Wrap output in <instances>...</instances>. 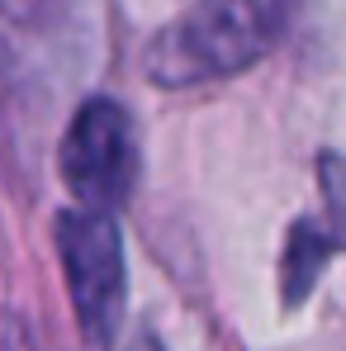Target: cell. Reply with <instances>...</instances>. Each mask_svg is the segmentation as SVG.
<instances>
[{
    "instance_id": "obj_1",
    "label": "cell",
    "mask_w": 346,
    "mask_h": 351,
    "mask_svg": "<svg viewBox=\"0 0 346 351\" xmlns=\"http://www.w3.org/2000/svg\"><path fill=\"white\" fill-rule=\"evenodd\" d=\"M294 0H199L143 53L157 86H204L266 58L289 29Z\"/></svg>"
},
{
    "instance_id": "obj_2",
    "label": "cell",
    "mask_w": 346,
    "mask_h": 351,
    "mask_svg": "<svg viewBox=\"0 0 346 351\" xmlns=\"http://www.w3.org/2000/svg\"><path fill=\"white\" fill-rule=\"evenodd\" d=\"M58 256L66 271V290L76 323L90 347H110L123 323L128 276H123V237L114 214L105 209H76L58 219Z\"/></svg>"
},
{
    "instance_id": "obj_3",
    "label": "cell",
    "mask_w": 346,
    "mask_h": 351,
    "mask_svg": "<svg viewBox=\"0 0 346 351\" xmlns=\"http://www.w3.org/2000/svg\"><path fill=\"white\" fill-rule=\"evenodd\" d=\"M62 180L86 209L114 214L138 180V138L114 100H86L62 138Z\"/></svg>"
},
{
    "instance_id": "obj_4",
    "label": "cell",
    "mask_w": 346,
    "mask_h": 351,
    "mask_svg": "<svg viewBox=\"0 0 346 351\" xmlns=\"http://www.w3.org/2000/svg\"><path fill=\"white\" fill-rule=\"evenodd\" d=\"M332 237H323L313 223H294L289 228V247H285V299H304L308 285L318 280V271H323V261L332 256Z\"/></svg>"
},
{
    "instance_id": "obj_5",
    "label": "cell",
    "mask_w": 346,
    "mask_h": 351,
    "mask_svg": "<svg viewBox=\"0 0 346 351\" xmlns=\"http://www.w3.org/2000/svg\"><path fill=\"white\" fill-rule=\"evenodd\" d=\"M323 185H328V204H332L337 237L346 242V157H328L323 162Z\"/></svg>"
},
{
    "instance_id": "obj_6",
    "label": "cell",
    "mask_w": 346,
    "mask_h": 351,
    "mask_svg": "<svg viewBox=\"0 0 346 351\" xmlns=\"http://www.w3.org/2000/svg\"><path fill=\"white\" fill-rule=\"evenodd\" d=\"M143 351H157V347H143Z\"/></svg>"
}]
</instances>
